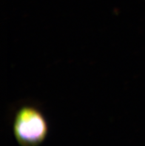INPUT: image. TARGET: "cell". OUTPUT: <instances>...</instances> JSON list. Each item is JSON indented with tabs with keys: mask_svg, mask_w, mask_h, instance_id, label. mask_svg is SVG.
Wrapping results in <instances>:
<instances>
[{
	"mask_svg": "<svg viewBox=\"0 0 145 146\" xmlns=\"http://www.w3.org/2000/svg\"><path fill=\"white\" fill-rule=\"evenodd\" d=\"M13 131L21 146H38L46 139L48 125L39 109L33 106H24L15 115Z\"/></svg>",
	"mask_w": 145,
	"mask_h": 146,
	"instance_id": "obj_1",
	"label": "cell"
}]
</instances>
